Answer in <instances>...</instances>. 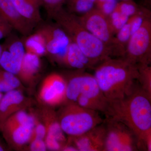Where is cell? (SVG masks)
<instances>
[{
    "label": "cell",
    "instance_id": "26",
    "mask_svg": "<svg viewBox=\"0 0 151 151\" xmlns=\"http://www.w3.org/2000/svg\"><path fill=\"white\" fill-rule=\"evenodd\" d=\"M42 6L44 8L49 18L56 12L62 8L63 3L64 0H40Z\"/></svg>",
    "mask_w": 151,
    "mask_h": 151
},
{
    "label": "cell",
    "instance_id": "30",
    "mask_svg": "<svg viewBox=\"0 0 151 151\" xmlns=\"http://www.w3.org/2000/svg\"><path fill=\"white\" fill-rule=\"evenodd\" d=\"M13 29L8 22L0 16V40L7 37Z\"/></svg>",
    "mask_w": 151,
    "mask_h": 151
},
{
    "label": "cell",
    "instance_id": "5",
    "mask_svg": "<svg viewBox=\"0 0 151 151\" xmlns=\"http://www.w3.org/2000/svg\"><path fill=\"white\" fill-rule=\"evenodd\" d=\"M57 116L64 134L73 137L83 134L104 121L99 112L69 102L61 109Z\"/></svg>",
    "mask_w": 151,
    "mask_h": 151
},
{
    "label": "cell",
    "instance_id": "35",
    "mask_svg": "<svg viewBox=\"0 0 151 151\" xmlns=\"http://www.w3.org/2000/svg\"><path fill=\"white\" fill-rule=\"evenodd\" d=\"M2 52V47L1 45L0 44V60H1V56ZM0 69H1V66H0Z\"/></svg>",
    "mask_w": 151,
    "mask_h": 151
},
{
    "label": "cell",
    "instance_id": "16",
    "mask_svg": "<svg viewBox=\"0 0 151 151\" xmlns=\"http://www.w3.org/2000/svg\"><path fill=\"white\" fill-rule=\"evenodd\" d=\"M21 16L35 27L42 21L40 9V0H12Z\"/></svg>",
    "mask_w": 151,
    "mask_h": 151
},
{
    "label": "cell",
    "instance_id": "2",
    "mask_svg": "<svg viewBox=\"0 0 151 151\" xmlns=\"http://www.w3.org/2000/svg\"><path fill=\"white\" fill-rule=\"evenodd\" d=\"M94 68V77L109 101L120 100L129 94L139 78L137 65L122 58H109Z\"/></svg>",
    "mask_w": 151,
    "mask_h": 151
},
{
    "label": "cell",
    "instance_id": "27",
    "mask_svg": "<svg viewBox=\"0 0 151 151\" xmlns=\"http://www.w3.org/2000/svg\"><path fill=\"white\" fill-rule=\"evenodd\" d=\"M116 9L122 14L129 17L134 15L139 11L135 5L129 2H123L117 4Z\"/></svg>",
    "mask_w": 151,
    "mask_h": 151
},
{
    "label": "cell",
    "instance_id": "19",
    "mask_svg": "<svg viewBox=\"0 0 151 151\" xmlns=\"http://www.w3.org/2000/svg\"><path fill=\"white\" fill-rule=\"evenodd\" d=\"M43 116L45 122L44 125L46 129V137L56 139L64 147L66 143V139L61 129L57 115L53 111L50 110L44 112Z\"/></svg>",
    "mask_w": 151,
    "mask_h": 151
},
{
    "label": "cell",
    "instance_id": "8",
    "mask_svg": "<svg viewBox=\"0 0 151 151\" xmlns=\"http://www.w3.org/2000/svg\"><path fill=\"white\" fill-rule=\"evenodd\" d=\"M104 122L106 137L104 151L138 150L137 138L126 125L106 118Z\"/></svg>",
    "mask_w": 151,
    "mask_h": 151
},
{
    "label": "cell",
    "instance_id": "34",
    "mask_svg": "<svg viewBox=\"0 0 151 151\" xmlns=\"http://www.w3.org/2000/svg\"><path fill=\"white\" fill-rule=\"evenodd\" d=\"M116 0H97L96 2L97 4H100V3H102L103 2H105L107 1H115Z\"/></svg>",
    "mask_w": 151,
    "mask_h": 151
},
{
    "label": "cell",
    "instance_id": "37",
    "mask_svg": "<svg viewBox=\"0 0 151 151\" xmlns=\"http://www.w3.org/2000/svg\"><path fill=\"white\" fill-rule=\"evenodd\" d=\"M125 1H128V0H125Z\"/></svg>",
    "mask_w": 151,
    "mask_h": 151
},
{
    "label": "cell",
    "instance_id": "13",
    "mask_svg": "<svg viewBox=\"0 0 151 151\" xmlns=\"http://www.w3.org/2000/svg\"><path fill=\"white\" fill-rule=\"evenodd\" d=\"M106 127L105 122L77 137H70L78 151H104Z\"/></svg>",
    "mask_w": 151,
    "mask_h": 151
},
{
    "label": "cell",
    "instance_id": "36",
    "mask_svg": "<svg viewBox=\"0 0 151 151\" xmlns=\"http://www.w3.org/2000/svg\"><path fill=\"white\" fill-rule=\"evenodd\" d=\"M3 95H3L2 93L0 92V102H1V100L2 98Z\"/></svg>",
    "mask_w": 151,
    "mask_h": 151
},
{
    "label": "cell",
    "instance_id": "29",
    "mask_svg": "<svg viewBox=\"0 0 151 151\" xmlns=\"http://www.w3.org/2000/svg\"><path fill=\"white\" fill-rule=\"evenodd\" d=\"M98 9L102 13L107 17H109L116 9L117 4L116 1L105 2L97 4Z\"/></svg>",
    "mask_w": 151,
    "mask_h": 151
},
{
    "label": "cell",
    "instance_id": "23",
    "mask_svg": "<svg viewBox=\"0 0 151 151\" xmlns=\"http://www.w3.org/2000/svg\"><path fill=\"white\" fill-rule=\"evenodd\" d=\"M137 67L139 73L138 80L141 88L151 97V66L150 65H139Z\"/></svg>",
    "mask_w": 151,
    "mask_h": 151
},
{
    "label": "cell",
    "instance_id": "32",
    "mask_svg": "<svg viewBox=\"0 0 151 151\" xmlns=\"http://www.w3.org/2000/svg\"><path fill=\"white\" fill-rule=\"evenodd\" d=\"M29 149L35 151H45L47 149L45 142L43 139L33 138L30 142Z\"/></svg>",
    "mask_w": 151,
    "mask_h": 151
},
{
    "label": "cell",
    "instance_id": "18",
    "mask_svg": "<svg viewBox=\"0 0 151 151\" xmlns=\"http://www.w3.org/2000/svg\"><path fill=\"white\" fill-rule=\"evenodd\" d=\"M41 65L40 57L26 52L18 75L24 82H32L39 75Z\"/></svg>",
    "mask_w": 151,
    "mask_h": 151
},
{
    "label": "cell",
    "instance_id": "7",
    "mask_svg": "<svg viewBox=\"0 0 151 151\" xmlns=\"http://www.w3.org/2000/svg\"><path fill=\"white\" fill-rule=\"evenodd\" d=\"M122 58L138 65H150L151 58V22L150 18L130 37Z\"/></svg>",
    "mask_w": 151,
    "mask_h": 151
},
{
    "label": "cell",
    "instance_id": "9",
    "mask_svg": "<svg viewBox=\"0 0 151 151\" xmlns=\"http://www.w3.org/2000/svg\"><path fill=\"white\" fill-rule=\"evenodd\" d=\"M45 40L47 55L55 62L63 64L69 45L70 38L64 29L55 24H44L38 29Z\"/></svg>",
    "mask_w": 151,
    "mask_h": 151
},
{
    "label": "cell",
    "instance_id": "33",
    "mask_svg": "<svg viewBox=\"0 0 151 151\" xmlns=\"http://www.w3.org/2000/svg\"><path fill=\"white\" fill-rule=\"evenodd\" d=\"M13 89L0 76V92L1 93L6 92V93Z\"/></svg>",
    "mask_w": 151,
    "mask_h": 151
},
{
    "label": "cell",
    "instance_id": "4",
    "mask_svg": "<svg viewBox=\"0 0 151 151\" xmlns=\"http://www.w3.org/2000/svg\"><path fill=\"white\" fill-rule=\"evenodd\" d=\"M78 70L66 81V102L105 115L109 100L100 90L94 76Z\"/></svg>",
    "mask_w": 151,
    "mask_h": 151
},
{
    "label": "cell",
    "instance_id": "15",
    "mask_svg": "<svg viewBox=\"0 0 151 151\" xmlns=\"http://www.w3.org/2000/svg\"><path fill=\"white\" fill-rule=\"evenodd\" d=\"M24 103V97L17 89L6 92L0 102V131L4 122L14 113L19 111Z\"/></svg>",
    "mask_w": 151,
    "mask_h": 151
},
{
    "label": "cell",
    "instance_id": "17",
    "mask_svg": "<svg viewBox=\"0 0 151 151\" xmlns=\"http://www.w3.org/2000/svg\"><path fill=\"white\" fill-rule=\"evenodd\" d=\"M63 64L79 70L95 67L78 45L72 41L68 48Z\"/></svg>",
    "mask_w": 151,
    "mask_h": 151
},
{
    "label": "cell",
    "instance_id": "24",
    "mask_svg": "<svg viewBox=\"0 0 151 151\" xmlns=\"http://www.w3.org/2000/svg\"><path fill=\"white\" fill-rule=\"evenodd\" d=\"M108 18L111 29L115 34L127 23L129 17L122 14L116 9Z\"/></svg>",
    "mask_w": 151,
    "mask_h": 151
},
{
    "label": "cell",
    "instance_id": "1",
    "mask_svg": "<svg viewBox=\"0 0 151 151\" xmlns=\"http://www.w3.org/2000/svg\"><path fill=\"white\" fill-rule=\"evenodd\" d=\"M151 97L136 85L132 92L120 100L109 101L106 119L121 122L134 134L138 150H145V142L151 133Z\"/></svg>",
    "mask_w": 151,
    "mask_h": 151
},
{
    "label": "cell",
    "instance_id": "31",
    "mask_svg": "<svg viewBox=\"0 0 151 151\" xmlns=\"http://www.w3.org/2000/svg\"><path fill=\"white\" fill-rule=\"evenodd\" d=\"M46 127L44 124L38 122L37 120L34 129L32 139L36 138V139L44 140L46 137Z\"/></svg>",
    "mask_w": 151,
    "mask_h": 151
},
{
    "label": "cell",
    "instance_id": "28",
    "mask_svg": "<svg viewBox=\"0 0 151 151\" xmlns=\"http://www.w3.org/2000/svg\"><path fill=\"white\" fill-rule=\"evenodd\" d=\"M0 76L14 89H17L20 86V81L13 73L0 69Z\"/></svg>",
    "mask_w": 151,
    "mask_h": 151
},
{
    "label": "cell",
    "instance_id": "14",
    "mask_svg": "<svg viewBox=\"0 0 151 151\" xmlns=\"http://www.w3.org/2000/svg\"><path fill=\"white\" fill-rule=\"evenodd\" d=\"M0 16L24 36L32 33L35 28L20 14L12 0H0Z\"/></svg>",
    "mask_w": 151,
    "mask_h": 151
},
{
    "label": "cell",
    "instance_id": "22",
    "mask_svg": "<svg viewBox=\"0 0 151 151\" xmlns=\"http://www.w3.org/2000/svg\"><path fill=\"white\" fill-rule=\"evenodd\" d=\"M96 1L97 0H68V12L74 14H84L93 9Z\"/></svg>",
    "mask_w": 151,
    "mask_h": 151
},
{
    "label": "cell",
    "instance_id": "10",
    "mask_svg": "<svg viewBox=\"0 0 151 151\" xmlns=\"http://www.w3.org/2000/svg\"><path fill=\"white\" fill-rule=\"evenodd\" d=\"M77 17L81 24L88 31L111 49L114 34L108 17L99 10L94 9L80 16Z\"/></svg>",
    "mask_w": 151,
    "mask_h": 151
},
{
    "label": "cell",
    "instance_id": "25",
    "mask_svg": "<svg viewBox=\"0 0 151 151\" xmlns=\"http://www.w3.org/2000/svg\"><path fill=\"white\" fill-rule=\"evenodd\" d=\"M147 14L139 11L134 15L129 17V21L130 22L132 35L141 27L146 19L150 18V14Z\"/></svg>",
    "mask_w": 151,
    "mask_h": 151
},
{
    "label": "cell",
    "instance_id": "6",
    "mask_svg": "<svg viewBox=\"0 0 151 151\" xmlns=\"http://www.w3.org/2000/svg\"><path fill=\"white\" fill-rule=\"evenodd\" d=\"M36 121L33 115L20 110L6 120L1 131L9 144L21 147L31 140Z\"/></svg>",
    "mask_w": 151,
    "mask_h": 151
},
{
    "label": "cell",
    "instance_id": "20",
    "mask_svg": "<svg viewBox=\"0 0 151 151\" xmlns=\"http://www.w3.org/2000/svg\"><path fill=\"white\" fill-rule=\"evenodd\" d=\"M24 37V38L22 39V40L26 52L35 54L40 57L47 55L45 40L39 30Z\"/></svg>",
    "mask_w": 151,
    "mask_h": 151
},
{
    "label": "cell",
    "instance_id": "11",
    "mask_svg": "<svg viewBox=\"0 0 151 151\" xmlns=\"http://www.w3.org/2000/svg\"><path fill=\"white\" fill-rule=\"evenodd\" d=\"M0 66L3 70L18 75L26 51L22 39L11 33L2 45Z\"/></svg>",
    "mask_w": 151,
    "mask_h": 151
},
{
    "label": "cell",
    "instance_id": "12",
    "mask_svg": "<svg viewBox=\"0 0 151 151\" xmlns=\"http://www.w3.org/2000/svg\"><path fill=\"white\" fill-rule=\"evenodd\" d=\"M67 82L57 73L50 74L42 82L39 93L42 102L50 106H56L66 102Z\"/></svg>",
    "mask_w": 151,
    "mask_h": 151
},
{
    "label": "cell",
    "instance_id": "21",
    "mask_svg": "<svg viewBox=\"0 0 151 151\" xmlns=\"http://www.w3.org/2000/svg\"><path fill=\"white\" fill-rule=\"evenodd\" d=\"M114 37L111 45L113 55L124 56L127 45L131 37V32L130 22L128 20L127 23L117 33Z\"/></svg>",
    "mask_w": 151,
    "mask_h": 151
},
{
    "label": "cell",
    "instance_id": "3",
    "mask_svg": "<svg viewBox=\"0 0 151 151\" xmlns=\"http://www.w3.org/2000/svg\"><path fill=\"white\" fill-rule=\"evenodd\" d=\"M51 19L64 29L95 67L113 55L111 48L88 31L76 15L61 8Z\"/></svg>",
    "mask_w": 151,
    "mask_h": 151
}]
</instances>
